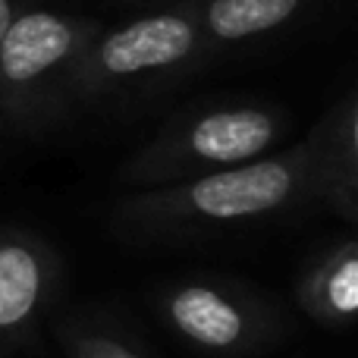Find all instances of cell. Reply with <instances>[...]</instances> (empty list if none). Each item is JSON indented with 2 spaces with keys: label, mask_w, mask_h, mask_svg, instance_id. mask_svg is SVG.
Listing matches in <instances>:
<instances>
[{
  "label": "cell",
  "mask_w": 358,
  "mask_h": 358,
  "mask_svg": "<svg viewBox=\"0 0 358 358\" xmlns=\"http://www.w3.org/2000/svg\"><path fill=\"white\" fill-rule=\"evenodd\" d=\"M63 352H66V358H145L117 336L85 327L63 330Z\"/></svg>",
  "instance_id": "cell-10"
},
{
  "label": "cell",
  "mask_w": 358,
  "mask_h": 358,
  "mask_svg": "<svg viewBox=\"0 0 358 358\" xmlns=\"http://www.w3.org/2000/svg\"><path fill=\"white\" fill-rule=\"evenodd\" d=\"M315 208H324V185L315 138L308 136L239 167L161 189H136L113 208L110 227L123 239L157 242Z\"/></svg>",
  "instance_id": "cell-1"
},
{
  "label": "cell",
  "mask_w": 358,
  "mask_h": 358,
  "mask_svg": "<svg viewBox=\"0 0 358 358\" xmlns=\"http://www.w3.org/2000/svg\"><path fill=\"white\" fill-rule=\"evenodd\" d=\"M16 0H0V38H3V31L10 29L13 16H16Z\"/></svg>",
  "instance_id": "cell-11"
},
{
  "label": "cell",
  "mask_w": 358,
  "mask_h": 358,
  "mask_svg": "<svg viewBox=\"0 0 358 358\" xmlns=\"http://www.w3.org/2000/svg\"><path fill=\"white\" fill-rule=\"evenodd\" d=\"M299 311L321 327H349L358 315V242L340 239L302 267L296 280Z\"/></svg>",
  "instance_id": "cell-8"
},
{
  "label": "cell",
  "mask_w": 358,
  "mask_h": 358,
  "mask_svg": "<svg viewBox=\"0 0 358 358\" xmlns=\"http://www.w3.org/2000/svg\"><path fill=\"white\" fill-rule=\"evenodd\" d=\"M204 48L208 44L192 10L155 13L120 29H101L82 60L76 107L104 104L117 94L155 92L189 73Z\"/></svg>",
  "instance_id": "cell-4"
},
{
  "label": "cell",
  "mask_w": 358,
  "mask_h": 358,
  "mask_svg": "<svg viewBox=\"0 0 358 358\" xmlns=\"http://www.w3.org/2000/svg\"><path fill=\"white\" fill-rule=\"evenodd\" d=\"M157 311L179 340L223 358L264 349L280 334V315L242 286L214 280H185L161 292Z\"/></svg>",
  "instance_id": "cell-5"
},
{
  "label": "cell",
  "mask_w": 358,
  "mask_h": 358,
  "mask_svg": "<svg viewBox=\"0 0 358 358\" xmlns=\"http://www.w3.org/2000/svg\"><path fill=\"white\" fill-rule=\"evenodd\" d=\"M60 255L38 233L0 229V355L35 340L60 292Z\"/></svg>",
  "instance_id": "cell-6"
},
{
  "label": "cell",
  "mask_w": 358,
  "mask_h": 358,
  "mask_svg": "<svg viewBox=\"0 0 358 358\" xmlns=\"http://www.w3.org/2000/svg\"><path fill=\"white\" fill-rule=\"evenodd\" d=\"M289 129L283 110L267 104H210L170 120L120 167V182L161 189L271 155Z\"/></svg>",
  "instance_id": "cell-3"
},
{
  "label": "cell",
  "mask_w": 358,
  "mask_h": 358,
  "mask_svg": "<svg viewBox=\"0 0 358 358\" xmlns=\"http://www.w3.org/2000/svg\"><path fill=\"white\" fill-rule=\"evenodd\" d=\"M305 0H208L195 13L204 44H242L277 31L299 16Z\"/></svg>",
  "instance_id": "cell-9"
},
{
  "label": "cell",
  "mask_w": 358,
  "mask_h": 358,
  "mask_svg": "<svg viewBox=\"0 0 358 358\" xmlns=\"http://www.w3.org/2000/svg\"><path fill=\"white\" fill-rule=\"evenodd\" d=\"M98 19L22 10L0 38V132L41 136L76 110V82Z\"/></svg>",
  "instance_id": "cell-2"
},
{
  "label": "cell",
  "mask_w": 358,
  "mask_h": 358,
  "mask_svg": "<svg viewBox=\"0 0 358 358\" xmlns=\"http://www.w3.org/2000/svg\"><path fill=\"white\" fill-rule=\"evenodd\" d=\"M317 148L324 210L355 223L358 210V101L346 94L308 132Z\"/></svg>",
  "instance_id": "cell-7"
}]
</instances>
